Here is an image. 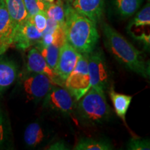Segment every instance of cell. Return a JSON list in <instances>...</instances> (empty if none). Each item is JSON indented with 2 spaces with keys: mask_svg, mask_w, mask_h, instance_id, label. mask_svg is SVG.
<instances>
[{
  "mask_svg": "<svg viewBox=\"0 0 150 150\" xmlns=\"http://www.w3.org/2000/svg\"><path fill=\"white\" fill-rule=\"evenodd\" d=\"M70 4L78 13L97 23L102 17L104 0H71Z\"/></svg>",
  "mask_w": 150,
  "mask_h": 150,
  "instance_id": "obj_12",
  "label": "cell"
},
{
  "mask_svg": "<svg viewBox=\"0 0 150 150\" xmlns=\"http://www.w3.org/2000/svg\"><path fill=\"white\" fill-rule=\"evenodd\" d=\"M76 102L81 118L88 123L102 124L112 116V110L106 100L105 92L102 90L91 87Z\"/></svg>",
  "mask_w": 150,
  "mask_h": 150,
  "instance_id": "obj_3",
  "label": "cell"
},
{
  "mask_svg": "<svg viewBox=\"0 0 150 150\" xmlns=\"http://www.w3.org/2000/svg\"><path fill=\"white\" fill-rule=\"evenodd\" d=\"M35 47L40 52L42 56L45 59L49 66L55 70L59 59L60 47L55 45H50L49 46H43L40 44H36Z\"/></svg>",
  "mask_w": 150,
  "mask_h": 150,
  "instance_id": "obj_20",
  "label": "cell"
},
{
  "mask_svg": "<svg viewBox=\"0 0 150 150\" xmlns=\"http://www.w3.org/2000/svg\"><path fill=\"white\" fill-rule=\"evenodd\" d=\"M42 33L40 32L27 19L25 22L17 27L12 45L17 49L25 51L35 46L40 40Z\"/></svg>",
  "mask_w": 150,
  "mask_h": 150,
  "instance_id": "obj_9",
  "label": "cell"
},
{
  "mask_svg": "<svg viewBox=\"0 0 150 150\" xmlns=\"http://www.w3.org/2000/svg\"><path fill=\"white\" fill-rule=\"evenodd\" d=\"M88 54H81L74 69L65 81L64 86L78 101L91 88Z\"/></svg>",
  "mask_w": 150,
  "mask_h": 150,
  "instance_id": "obj_4",
  "label": "cell"
},
{
  "mask_svg": "<svg viewBox=\"0 0 150 150\" xmlns=\"http://www.w3.org/2000/svg\"><path fill=\"white\" fill-rule=\"evenodd\" d=\"M16 27L7 10L4 0H0V45H12Z\"/></svg>",
  "mask_w": 150,
  "mask_h": 150,
  "instance_id": "obj_13",
  "label": "cell"
},
{
  "mask_svg": "<svg viewBox=\"0 0 150 150\" xmlns=\"http://www.w3.org/2000/svg\"><path fill=\"white\" fill-rule=\"evenodd\" d=\"M48 149H53V150H63V149H69L66 144L63 141H58L54 142L52 145L49 147Z\"/></svg>",
  "mask_w": 150,
  "mask_h": 150,
  "instance_id": "obj_26",
  "label": "cell"
},
{
  "mask_svg": "<svg viewBox=\"0 0 150 150\" xmlns=\"http://www.w3.org/2000/svg\"><path fill=\"white\" fill-rule=\"evenodd\" d=\"M148 1H149V0H148Z\"/></svg>",
  "mask_w": 150,
  "mask_h": 150,
  "instance_id": "obj_29",
  "label": "cell"
},
{
  "mask_svg": "<svg viewBox=\"0 0 150 150\" xmlns=\"http://www.w3.org/2000/svg\"><path fill=\"white\" fill-rule=\"evenodd\" d=\"M108 92L116 115L120 118L125 125H127L126 115L132 101V97L125 94L118 93L115 91L112 87L110 88Z\"/></svg>",
  "mask_w": 150,
  "mask_h": 150,
  "instance_id": "obj_15",
  "label": "cell"
},
{
  "mask_svg": "<svg viewBox=\"0 0 150 150\" xmlns=\"http://www.w3.org/2000/svg\"><path fill=\"white\" fill-rule=\"evenodd\" d=\"M5 138V126H4V117L1 110L0 109V145L4 142Z\"/></svg>",
  "mask_w": 150,
  "mask_h": 150,
  "instance_id": "obj_25",
  "label": "cell"
},
{
  "mask_svg": "<svg viewBox=\"0 0 150 150\" xmlns=\"http://www.w3.org/2000/svg\"><path fill=\"white\" fill-rule=\"evenodd\" d=\"M24 2L29 17L40 12H45L50 4L44 0H24Z\"/></svg>",
  "mask_w": 150,
  "mask_h": 150,
  "instance_id": "obj_22",
  "label": "cell"
},
{
  "mask_svg": "<svg viewBox=\"0 0 150 150\" xmlns=\"http://www.w3.org/2000/svg\"><path fill=\"white\" fill-rule=\"evenodd\" d=\"M102 31L105 46L114 59L129 70L149 79V63L145 61L142 52L108 24H102Z\"/></svg>",
  "mask_w": 150,
  "mask_h": 150,
  "instance_id": "obj_1",
  "label": "cell"
},
{
  "mask_svg": "<svg viewBox=\"0 0 150 150\" xmlns=\"http://www.w3.org/2000/svg\"><path fill=\"white\" fill-rule=\"evenodd\" d=\"M47 18L53 20L61 26L65 24V4L62 0H56L55 2L50 4L45 11Z\"/></svg>",
  "mask_w": 150,
  "mask_h": 150,
  "instance_id": "obj_21",
  "label": "cell"
},
{
  "mask_svg": "<svg viewBox=\"0 0 150 150\" xmlns=\"http://www.w3.org/2000/svg\"><path fill=\"white\" fill-rule=\"evenodd\" d=\"M65 15L66 42L79 54H90L99 41L97 23L75 11L70 4H65Z\"/></svg>",
  "mask_w": 150,
  "mask_h": 150,
  "instance_id": "obj_2",
  "label": "cell"
},
{
  "mask_svg": "<svg viewBox=\"0 0 150 150\" xmlns=\"http://www.w3.org/2000/svg\"><path fill=\"white\" fill-rule=\"evenodd\" d=\"M28 20L36 27V29L41 33L44 32L46 29L47 17L45 12H40L28 18Z\"/></svg>",
  "mask_w": 150,
  "mask_h": 150,
  "instance_id": "obj_23",
  "label": "cell"
},
{
  "mask_svg": "<svg viewBox=\"0 0 150 150\" xmlns=\"http://www.w3.org/2000/svg\"><path fill=\"white\" fill-rule=\"evenodd\" d=\"M56 84L45 74L33 73L24 79L23 88L29 99L40 101L44 99Z\"/></svg>",
  "mask_w": 150,
  "mask_h": 150,
  "instance_id": "obj_8",
  "label": "cell"
},
{
  "mask_svg": "<svg viewBox=\"0 0 150 150\" xmlns=\"http://www.w3.org/2000/svg\"><path fill=\"white\" fill-rule=\"evenodd\" d=\"M88 67L91 87L96 88L104 92L108 90L109 70L102 51L95 49L88 54Z\"/></svg>",
  "mask_w": 150,
  "mask_h": 150,
  "instance_id": "obj_5",
  "label": "cell"
},
{
  "mask_svg": "<svg viewBox=\"0 0 150 150\" xmlns=\"http://www.w3.org/2000/svg\"><path fill=\"white\" fill-rule=\"evenodd\" d=\"M142 0H113L116 11L122 18L134 16L140 8Z\"/></svg>",
  "mask_w": 150,
  "mask_h": 150,
  "instance_id": "obj_18",
  "label": "cell"
},
{
  "mask_svg": "<svg viewBox=\"0 0 150 150\" xmlns=\"http://www.w3.org/2000/svg\"><path fill=\"white\" fill-rule=\"evenodd\" d=\"M27 68L30 72L46 75L49 78L51 79L56 85L64 86V82L60 79L53 69L49 66L45 59L35 47L31 48L28 52L27 56Z\"/></svg>",
  "mask_w": 150,
  "mask_h": 150,
  "instance_id": "obj_11",
  "label": "cell"
},
{
  "mask_svg": "<svg viewBox=\"0 0 150 150\" xmlns=\"http://www.w3.org/2000/svg\"><path fill=\"white\" fill-rule=\"evenodd\" d=\"M62 1H63V2H65V4H70L71 0H62Z\"/></svg>",
  "mask_w": 150,
  "mask_h": 150,
  "instance_id": "obj_28",
  "label": "cell"
},
{
  "mask_svg": "<svg viewBox=\"0 0 150 150\" xmlns=\"http://www.w3.org/2000/svg\"><path fill=\"white\" fill-rule=\"evenodd\" d=\"M127 149L131 150H149V140L131 138L127 144Z\"/></svg>",
  "mask_w": 150,
  "mask_h": 150,
  "instance_id": "obj_24",
  "label": "cell"
},
{
  "mask_svg": "<svg viewBox=\"0 0 150 150\" xmlns=\"http://www.w3.org/2000/svg\"><path fill=\"white\" fill-rule=\"evenodd\" d=\"M150 5L148 2L139 12L137 13L127 27V33L144 47L149 50L150 46Z\"/></svg>",
  "mask_w": 150,
  "mask_h": 150,
  "instance_id": "obj_7",
  "label": "cell"
},
{
  "mask_svg": "<svg viewBox=\"0 0 150 150\" xmlns=\"http://www.w3.org/2000/svg\"><path fill=\"white\" fill-rule=\"evenodd\" d=\"M45 135L42 127L38 122L28 125L24 133V140L29 147H35L43 141Z\"/></svg>",
  "mask_w": 150,
  "mask_h": 150,
  "instance_id": "obj_17",
  "label": "cell"
},
{
  "mask_svg": "<svg viewBox=\"0 0 150 150\" xmlns=\"http://www.w3.org/2000/svg\"><path fill=\"white\" fill-rule=\"evenodd\" d=\"M112 146L109 142L93 138H81L79 140L74 149L76 150H110Z\"/></svg>",
  "mask_w": 150,
  "mask_h": 150,
  "instance_id": "obj_19",
  "label": "cell"
},
{
  "mask_svg": "<svg viewBox=\"0 0 150 150\" xmlns=\"http://www.w3.org/2000/svg\"><path fill=\"white\" fill-rule=\"evenodd\" d=\"M44 1L49 4H52V3H54V1H55V0H44Z\"/></svg>",
  "mask_w": 150,
  "mask_h": 150,
  "instance_id": "obj_27",
  "label": "cell"
},
{
  "mask_svg": "<svg viewBox=\"0 0 150 150\" xmlns=\"http://www.w3.org/2000/svg\"><path fill=\"white\" fill-rule=\"evenodd\" d=\"M76 102L66 88L55 85L44 98V106L54 111L70 115L76 107Z\"/></svg>",
  "mask_w": 150,
  "mask_h": 150,
  "instance_id": "obj_6",
  "label": "cell"
},
{
  "mask_svg": "<svg viewBox=\"0 0 150 150\" xmlns=\"http://www.w3.org/2000/svg\"><path fill=\"white\" fill-rule=\"evenodd\" d=\"M6 6L17 28L29 18L24 0H4Z\"/></svg>",
  "mask_w": 150,
  "mask_h": 150,
  "instance_id": "obj_16",
  "label": "cell"
},
{
  "mask_svg": "<svg viewBox=\"0 0 150 150\" xmlns=\"http://www.w3.org/2000/svg\"><path fill=\"white\" fill-rule=\"evenodd\" d=\"M18 65L6 57L0 58V93L8 89L16 81Z\"/></svg>",
  "mask_w": 150,
  "mask_h": 150,
  "instance_id": "obj_14",
  "label": "cell"
},
{
  "mask_svg": "<svg viewBox=\"0 0 150 150\" xmlns=\"http://www.w3.org/2000/svg\"><path fill=\"white\" fill-rule=\"evenodd\" d=\"M80 55L81 54L67 42L60 47L59 59L54 72L62 81L65 83L76 66Z\"/></svg>",
  "mask_w": 150,
  "mask_h": 150,
  "instance_id": "obj_10",
  "label": "cell"
}]
</instances>
